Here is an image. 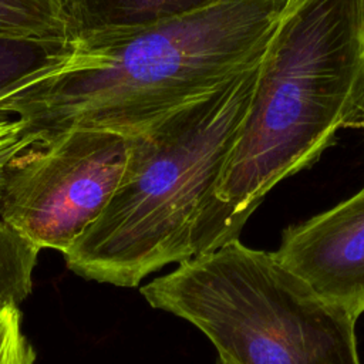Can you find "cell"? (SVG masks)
Wrapping results in <instances>:
<instances>
[{"label":"cell","instance_id":"cell-1","mask_svg":"<svg viewBox=\"0 0 364 364\" xmlns=\"http://www.w3.org/2000/svg\"><path fill=\"white\" fill-rule=\"evenodd\" d=\"M289 0H218L188 16L68 58L0 100L36 144L90 129L134 136L255 67Z\"/></svg>","mask_w":364,"mask_h":364},{"label":"cell","instance_id":"cell-2","mask_svg":"<svg viewBox=\"0 0 364 364\" xmlns=\"http://www.w3.org/2000/svg\"><path fill=\"white\" fill-rule=\"evenodd\" d=\"M364 107V0H289L209 206L208 253L239 239L286 178L313 165Z\"/></svg>","mask_w":364,"mask_h":364},{"label":"cell","instance_id":"cell-3","mask_svg":"<svg viewBox=\"0 0 364 364\" xmlns=\"http://www.w3.org/2000/svg\"><path fill=\"white\" fill-rule=\"evenodd\" d=\"M257 65L129 136L118 188L63 253L71 272L136 287L164 266L208 253L209 206L247 115Z\"/></svg>","mask_w":364,"mask_h":364},{"label":"cell","instance_id":"cell-4","mask_svg":"<svg viewBox=\"0 0 364 364\" xmlns=\"http://www.w3.org/2000/svg\"><path fill=\"white\" fill-rule=\"evenodd\" d=\"M141 294L193 324L228 364H361L358 317L320 296L274 252L239 239L178 263Z\"/></svg>","mask_w":364,"mask_h":364},{"label":"cell","instance_id":"cell-5","mask_svg":"<svg viewBox=\"0 0 364 364\" xmlns=\"http://www.w3.org/2000/svg\"><path fill=\"white\" fill-rule=\"evenodd\" d=\"M128 155V136L90 129L21 149L6 168L0 220L38 250L67 252L109 202Z\"/></svg>","mask_w":364,"mask_h":364},{"label":"cell","instance_id":"cell-6","mask_svg":"<svg viewBox=\"0 0 364 364\" xmlns=\"http://www.w3.org/2000/svg\"><path fill=\"white\" fill-rule=\"evenodd\" d=\"M276 257L324 299L364 313V186L313 218L289 226Z\"/></svg>","mask_w":364,"mask_h":364},{"label":"cell","instance_id":"cell-7","mask_svg":"<svg viewBox=\"0 0 364 364\" xmlns=\"http://www.w3.org/2000/svg\"><path fill=\"white\" fill-rule=\"evenodd\" d=\"M218 0H60L71 44L127 37L205 9Z\"/></svg>","mask_w":364,"mask_h":364},{"label":"cell","instance_id":"cell-8","mask_svg":"<svg viewBox=\"0 0 364 364\" xmlns=\"http://www.w3.org/2000/svg\"><path fill=\"white\" fill-rule=\"evenodd\" d=\"M70 53L68 41L0 37V100L55 70Z\"/></svg>","mask_w":364,"mask_h":364},{"label":"cell","instance_id":"cell-9","mask_svg":"<svg viewBox=\"0 0 364 364\" xmlns=\"http://www.w3.org/2000/svg\"><path fill=\"white\" fill-rule=\"evenodd\" d=\"M0 37L68 41L60 0H0Z\"/></svg>","mask_w":364,"mask_h":364},{"label":"cell","instance_id":"cell-10","mask_svg":"<svg viewBox=\"0 0 364 364\" xmlns=\"http://www.w3.org/2000/svg\"><path fill=\"white\" fill-rule=\"evenodd\" d=\"M38 249L0 220V310L31 293Z\"/></svg>","mask_w":364,"mask_h":364},{"label":"cell","instance_id":"cell-11","mask_svg":"<svg viewBox=\"0 0 364 364\" xmlns=\"http://www.w3.org/2000/svg\"><path fill=\"white\" fill-rule=\"evenodd\" d=\"M36 351L21 330L17 306L0 310V364H34Z\"/></svg>","mask_w":364,"mask_h":364},{"label":"cell","instance_id":"cell-12","mask_svg":"<svg viewBox=\"0 0 364 364\" xmlns=\"http://www.w3.org/2000/svg\"><path fill=\"white\" fill-rule=\"evenodd\" d=\"M33 144H36L34 136L30 135V134H27V132H24V135H23L18 141H16V142H13V144H10V145H7V146H4V148L0 149V199H1L3 185H4L6 168H7L9 162L11 161V158H13L16 154H18L21 149H24V148H27V146H30V145H33Z\"/></svg>","mask_w":364,"mask_h":364},{"label":"cell","instance_id":"cell-13","mask_svg":"<svg viewBox=\"0 0 364 364\" xmlns=\"http://www.w3.org/2000/svg\"><path fill=\"white\" fill-rule=\"evenodd\" d=\"M23 135L24 127L18 119L0 114V149L18 141Z\"/></svg>","mask_w":364,"mask_h":364},{"label":"cell","instance_id":"cell-14","mask_svg":"<svg viewBox=\"0 0 364 364\" xmlns=\"http://www.w3.org/2000/svg\"><path fill=\"white\" fill-rule=\"evenodd\" d=\"M350 127H353V128H361V129L364 131V107H363V109H361L358 118H357Z\"/></svg>","mask_w":364,"mask_h":364},{"label":"cell","instance_id":"cell-15","mask_svg":"<svg viewBox=\"0 0 364 364\" xmlns=\"http://www.w3.org/2000/svg\"><path fill=\"white\" fill-rule=\"evenodd\" d=\"M216 364H228V363H225V361H222V360H218Z\"/></svg>","mask_w":364,"mask_h":364}]
</instances>
